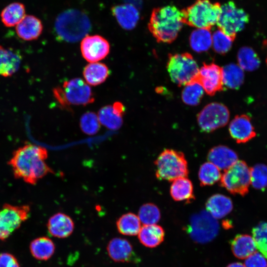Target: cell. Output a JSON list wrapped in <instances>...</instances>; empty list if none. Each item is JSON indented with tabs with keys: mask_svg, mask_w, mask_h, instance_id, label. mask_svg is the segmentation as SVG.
<instances>
[{
	"mask_svg": "<svg viewBox=\"0 0 267 267\" xmlns=\"http://www.w3.org/2000/svg\"><path fill=\"white\" fill-rule=\"evenodd\" d=\"M47 150L41 146L26 144L14 150L8 164L14 177L34 185L44 176L53 171L46 164Z\"/></svg>",
	"mask_w": 267,
	"mask_h": 267,
	"instance_id": "1",
	"label": "cell"
},
{
	"mask_svg": "<svg viewBox=\"0 0 267 267\" xmlns=\"http://www.w3.org/2000/svg\"><path fill=\"white\" fill-rule=\"evenodd\" d=\"M183 24L181 10L168 5L152 10L148 28L158 42L171 43L177 38Z\"/></svg>",
	"mask_w": 267,
	"mask_h": 267,
	"instance_id": "2",
	"label": "cell"
},
{
	"mask_svg": "<svg viewBox=\"0 0 267 267\" xmlns=\"http://www.w3.org/2000/svg\"><path fill=\"white\" fill-rule=\"evenodd\" d=\"M91 24L88 16L77 9H69L60 13L55 22L54 29L58 38L67 42H76L89 32Z\"/></svg>",
	"mask_w": 267,
	"mask_h": 267,
	"instance_id": "3",
	"label": "cell"
},
{
	"mask_svg": "<svg viewBox=\"0 0 267 267\" xmlns=\"http://www.w3.org/2000/svg\"><path fill=\"white\" fill-rule=\"evenodd\" d=\"M181 11L184 24L197 29H210L218 21L221 5L210 0H196Z\"/></svg>",
	"mask_w": 267,
	"mask_h": 267,
	"instance_id": "4",
	"label": "cell"
},
{
	"mask_svg": "<svg viewBox=\"0 0 267 267\" xmlns=\"http://www.w3.org/2000/svg\"><path fill=\"white\" fill-rule=\"evenodd\" d=\"M54 97L63 108L70 105H86L94 101L93 92L88 84L81 78L65 81L62 87L53 89Z\"/></svg>",
	"mask_w": 267,
	"mask_h": 267,
	"instance_id": "5",
	"label": "cell"
},
{
	"mask_svg": "<svg viewBox=\"0 0 267 267\" xmlns=\"http://www.w3.org/2000/svg\"><path fill=\"white\" fill-rule=\"evenodd\" d=\"M154 164L156 177L159 180L171 181L188 175L187 162L181 152L166 149L158 156Z\"/></svg>",
	"mask_w": 267,
	"mask_h": 267,
	"instance_id": "6",
	"label": "cell"
},
{
	"mask_svg": "<svg viewBox=\"0 0 267 267\" xmlns=\"http://www.w3.org/2000/svg\"><path fill=\"white\" fill-rule=\"evenodd\" d=\"M171 80L178 86H185L197 79L199 68L189 53L170 54L167 65Z\"/></svg>",
	"mask_w": 267,
	"mask_h": 267,
	"instance_id": "7",
	"label": "cell"
},
{
	"mask_svg": "<svg viewBox=\"0 0 267 267\" xmlns=\"http://www.w3.org/2000/svg\"><path fill=\"white\" fill-rule=\"evenodd\" d=\"M220 184L232 194L246 195L251 184L250 168L245 161L238 160L222 174Z\"/></svg>",
	"mask_w": 267,
	"mask_h": 267,
	"instance_id": "8",
	"label": "cell"
},
{
	"mask_svg": "<svg viewBox=\"0 0 267 267\" xmlns=\"http://www.w3.org/2000/svg\"><path fill=\"white\" fill-rule=\"evenodd\" d=\"M219 224L206 210L196 213L190 217L187 232L190 238L198 243H207L213 240L218 235Z\"/></svg>",
	"mask_w": 267,
	"mask_h": 267,
	"instance_id": "9",
	"label": "cell"
},
{
	"mask_svg": "<svg viewBox=\"0 0 267 267\" xmlns=\"http://www.w3.org/2000/svg\"><path fill=\"white\" fill-rule=\"evenodd\" d=\"M249 21V14L238 7L233 1L221 5V13L217 23L218 28L235 39L237 33L242 31Z\"/></svg>",
	"mask_w": 267,
	"mask_h": 267,
	"instance_id": "10",
	"label": "cell"
},
{
	"mask_svg": "<svg viewBox=\"0 0 267 267\" xmlns=\"http://www.w3.org/2000/svg\"><path fill=\"white\" fill-rule=\"evenodd\" d=\"M30 213L29 205L4 204L0 209V241L8 238L28 220Z\"/></svg>",
	"mask_w": 267,
	"mask_h": 267,
	"instance_id": "11",
	"label": "cell"
},
{
	"mask_svg": "<svg viewBox=\"0 0 267 267\" xmlns=\"http://www.w3.org/2000/svg\"><path fill=\"white\" fill-rule=\"evenodd\" d=\"M229 116L226 106L220 103L212 102L205 106L198 113L197 122L203 132L210 133L226 125Z\"/></svg>",
	"mask_w": 267,
	"mask_h": 267,
	"instance_id": "12",
	"label": "cell"
},
{
	"mask_svg": "<svg viewBox=\"0 0 267 267\" xmlns=\"http://www.w3.org/2000/svg\"><path fill=\"white\" fill-rule=\"evenodd\" d=\"M83 57L90 63L105 58L110 51V44L103 37L95 35L86 36L81 43Z\"/></svg>",
	"mask_w": 267,
	"mask_h": 267,
	"instance_id": "13",
	"label": "cell"
},
{
	"mask_svg": "<svg viewBox=\"0 0 267 267\" xmlns=\"http://www.w3.org/2000/svg\"><path fill=\"white\" fill-rule=\"evenodd\" d=\"M197 80L210 95L222 89V69L215 63L204 64L199 70Z\"/></svg>",
	"mask_w": 267,
	"mask_h": 267,
	"instance_id": "14",
	"label": "cell"
},
{
	"mask_svg": "<svg viewBox=\"0 0 267 267\" xmlns=\"http://www.w3.org/2000/svg\"><path fill=\"white\" fill-rule=\"evenodd\" d=\"M230 136L238 143H245L256 135L250 117L242 114L236 116L229 126Z\"/></svg>",
	"mask_w": 267,
	"mask_h": 267,
	"instance_id": "15",
	"label": "cell"
},
{
	"mask_svg": "<svg viewBox=\"0 0 267 267\" xmlns=\"http://www.w3.org/2000/svg\"><path fill=\"white\" fill-rule=\"evenodd\" d=\"M125 110L123 104L118 101L114 102L112 105L103 106L98 113L100 123L109 129L118 130L123 124Z\"/></svg>",
	"mask_w": 267,
	"mask_h": 267,
	"instance_id": "16",
	"label": "cell"
},
{
	"mask_svg": "<svg viewBox=\"0 0 267 267\" xmlns=\"http://www.w3.org/2000/svg\"><path fill=\"white\" fill-rule=\"evenodd\" d=\"M111 12L119 25L126 30L134 28L139 20L138 11L132 4L124 3L115 5L111 8Z\"/></svg>",
	"mask_w": 267,
	"mask_h": 267,
	"instance_id": "17",
	"label": "cell"
},
{
	"mask_svg": "<svg viewBox=\"0 0 267 267\" xmlns=\"http://www.w3.org/2000/svg\"><path fill=\"white\" fill-rule=\"evenodd\" d=\"M209 162L220 170H226L238 161V155L232 149L224 145H218L211 149L208 154Z\"/></svg>",
	"mask_w": 267,
	"mask_h": 267,
	"instance_id": "18",
	"label": "cell"
},
{
	"mask_svg": "<svg viewBox=\"0 0 267 267\" xmlns=\"http://www.w3.org/2000/svg\"><path fill=\"white\" fill-rule=\"evenodd\" d=\"M47 227L49 233L57 238H65L71 234L74 228L72 219L68 215L57 213L48 220Z\"/></svg>",
	"mask_w": 267,
	"mask_h": 267,
	"instance_id": "19",
	"label": "cell"
},
{
	"mask_svg": "<svg viewBox=\"0 0 267 267\" xmlns=\"http://www.w3.org/2000/svg\"><path fill=\"white\" fill-rule=\"evenodd\" d=\"M43 30L41 21L35 16L25 15L16 25V32L18 36L25 41L37 39Z\"/></svg>",
	"mask_w": 267,
	"mask_h": 267,
	"instance_id": "20",
	"label": "cell"
},
{
	"mask_svg": "<svg viewBox=\"0 0 267 267\" xmlns=\"http://www.w3.org/2000/svg\"><path fill=\"white\" fill-rule=\"evenodd\" d=\"M109 257L117 262H129L134 256L133 246L126 239L115 238L111 240L107 247Z\"/></svg>",
	"mask_w": 267,
	"mask_h": 267,
	"instance_id": "21",
	"label": "cell"
},
{
	"mask_svg": "<svg viewBox=\"0 0 267 267\" xmlns=\"http://www.w3.org/2000/svg\"><path fill=\"white\" fill-rule=\"evenodd\" d=\"M205 205L206 211L216 219L224 217L233 209L231 199L220 194L211 196L206 201Z\"/></svg>",
	"mask_w": 267,
	"mask_h": 267,
	"instance_id": "22",
	"label": "cell"
},
{
	"mask_svg": "<svg viewBox=\"0 0 267 267\" xmlns=\"http://www.w3.org/2000/svg\"><path fill=\"white\" fill-rule=\"evenodd\" d=\"M172 181L170 194L174 200L190 203L195 199L192 183L187 177L179 178Z\"/></svg>",
	"mask_w": 267,
	"mask_h": 267,
	"instance_id": "23",
	"label": "cell"
},
{
	"mask_svg": "<svg viewBox=\"0 0 267 267\" xmlns=\"http://www.w3.org/2000/svg\"><path fill=\"white\" fill-rule=\"evenodd\" d=\"M165 232L163 227L156 224L143 225L138 233L140 243L149 248L159 245L164 240Z\"/></svg>",
	"mask_w": 267,
	"mask_h": 267,
	"instance_id": "24",
	"label": "cell"
},
{
	"mask_svg": "<svg viewBox=\"0 0 267 267\" xmlns=\"http://www.w3.org/2000/svg\"><path fill=\"white\" fill-rule=\"evenodd\" d=\"M21 60L19 54L0 45V75L11 76L18 70Z\"/></svg>",
	"mask_w": 267,
	"mask_h": 267,
	"instance_id": "25",
	"label": "cell"
},
{
	"mask_svg": "<svg viewBox=\"0 0 267 267\" xmlns=\"http://www.w3.org/2000/svg\"><path fill=\"white\" fill-rule=\"evenodd\" d=\"M233 255L240 259H245L256 252L257 248L253 237L248 234L237 235L231 242Z\"/></svg>",
	"mask_w": 267,
	"mask_h": 267,
	"instance_id": "26",
	"label": "cell"
},
{
	"mask_svg": "<svg viewBox=\"0 0 267 267\" xmlns=\"http://www.w3.org/2000/svg\"><path fill=\"white\" fill-rule=\"evenodd\" d=\"M109 75V70L104 63L93 62L84 69L83 76L88 84L95 86L106 81Z\"/></svg>",
	"mask_w": 267,
	"mask_h": 267,
	"instance_id": "27",
	"label": "cell"
},
{
	"mask_svg": "<svg viewBox=\"0 0 267 267\" xmlns=\"http://www.w3.org/2000/svg\"><path fill=\"white\" fill-rule=\"evenodd\" d=\"M30 250L32 255L36 259L45 261L51 258L54 254L55 245L50 238L41 237L31 242Z\"/></svg>",
	"mask_w": 267,
	"mask_h": 267,
	"instance_id": "28",
	"label": "cell"
},
{
	"mask_svg": "<svg viewBox=\"0 0 267 267\" xmlns=\"http://www.w3.org/2000/svg\"><path fill=\"white\" fill-rule=\"evenodd\" d=\"M222 69L223 85L230 89H237L243 84L244 71L238 65L230 63Z\"/></svg>",
	"mask_w": 267,
	"mask_h": 267,
	"instance_id": "29",
	"label": "cell"
},
{
	"mask_svg": "<svg viewBox=\"0 0 267 267\" xmlns=\"http://www.w3.org/2000/svg\"><path fill=\"white\" fill-rule=\"evenodd\" d=\"M25 7L20 2H13L7 5L0 14L3 24L7 27L16 26L25 16Z\"/></svg>",
	"mask_w": 267,
	"mask_h": 267,
	"instance_id": "30",
	"label": "cell"
},
{
	"mask_svg": "<svg viewBox=\"0 0 267 267\" xmlns=\"http://www.w3.org/2000/svg\"><path fill=\"white\" fill-rule=\"evenodd\" d=\"M191 48L197 52L208 50L212 45V35L210 29H197L194 30L189 37Z\"/></svg>",
	"mask_w": 267,
	"mask_h": 267,
	"instance_id": "31",
	"label": "cell"
},
{
	"mask_svg": "<svg viewBox=\"0 0 267 267\" xmlns=\"http://www.w3.org/2000/svg\"><path fill=\"white\" fill-rule=\"evenodd\" d=\"M116 225L119 232L122 234L134 236L139 233L141 228V222L136 215L128 213L119 218Z\"/></svg>",
	"mask_w": 267,
	"mask_h": 267,
	"instance_id": "32",
	"label": "cell"
},
{
	"mask_svg": "<svg viewBox=\"0 0 267 267\" xmlns=\"http://www.w3.org/2000/svg\"><path fill=\"white\" fill-rule=\"evenodd\" d=\"M238 65L243 70L253 71L260 65V60L255 51L251 47L243 46L240 48L237 53Z\"/></svg>",
	"mask_w": 267,
	"mask_h": 267,
	"instance_id": "33",
	"label": "cell"
},
{
	"mask_svg": "<svg viewBox=\"0 0 267 267\" xmlns=\"http://www.w3.org/2000/svg\"><path fill=\"white\" fill-rule=\"evenodd\" d=\"M204 92L202 86L196 79L184 86L182 91L181 98L187 105H196L199 103Z\"/></svg>",
	"mask_w": 267,
	"mask_h": 267,
	"instance_id": "34",
	"label": "cell"
},
{
	"mask_svg": "<svg viewBox=\"0 0 267 267\" xmlns=\"http://www.w3.org/2000/svg\"><path fill=\"white\" fill-rule=\"evenodd\" d=\"M216 166L211 162L203 164L198 172V178L201 186L211 185L220 180L222 174Z\"/></svg>",
	"mask_w": 267,
	"mask_h": 267,
	"instance_id": "35",
	"label": "cell"
},
{
	"mask_svg": "<svg viewBox=\"0 0 267 267\" xmlns=\"http://www.w3.org/2000/svg\"><path fill=\"white\" fill-rule=\"evenodd\" d=\"M138 218L143 225L154 224L160 220L161 213L158 207L152 203L142 205L138 211Z\"/></svg>",
	"mask_w": 267,
	"mask_h": 267,
	"instance_id": "36",
	"label": "cell"
},
{
	"mask_svg": "<svg viewBox=\"0 0 267 267\" xmlns=\"http://www.w3.org/2000/svg\"><path fill=\"white\" fill-rule=\"evenodd\" d=\"M251 184L258 190H264L267 187V166L256 164L250 168Z\"/></svg>",
	"mask_w": 267,
	"mask_h": 267,
	"instance_id": "37",
	"label": "cell"
},
{
	"mask_svg": "<svg viewBox=\"0 0 267 267\" xmlns=\"http://www.w3.org/2000/svg\"><path fill=\"white\" fill-rule=\"evenodd\" d=\"M257 249L267 259V222H262L252 229Z\"/></svg>",
	"mask_w": 267,
	"mask_h": 267,
	"instance_id": "38",
	"label": "cell"
},
{
	"mask_svg": "<svg viewBox=\"0 0 267 267\" xmlns=\"http://www.w3.org/2000/svg\"><path fill=\"white\" fill-rule=\"evenodd\" d=\"M234 39L227 35L219 29L212 35V45L219 54H224L229 50Z\"/></svg>",
	"mask_w": 267,
	"mask_h": 267,
	"instance_id": "39",
	"label": "cell"
},
{
	"mask_svg": "<svg viewBox=\"0 0 267 267\" xmlns=\"http://www.w3.org/2000/svg\"><path fill=\"white\" fill-rule=\"evenodd\" d=\"M100 122L97 115L92 112L84 113L80 118V125L82 131L89 135H93L100 129Z\"/></svg>",
	"mask_w": 267,
	"mask_h": 267,
	"instance_id": "40",
	"label": "cell"
},
{
	"mask_svg": "<svg viewBox=\"0 0 267 267\" xmlns=\"http://www.w3.org/2000/svg\"><path fill=\"white\" fill-rule=\"evenodd\" d=\"M246 267H267V262L264 256L258 252H255L246 259Z\"/></svg>",
	"mask_w": 267,
	"mask_h": 267,
	"instance_id": "41",
	"label": "cell"
},
{
	"mask_svg": "<svg viewBox=\"0 0 267 267\" xmlns=\"http://www.w3.org/2000/svg\"><path fill=\"white\" fill-rule=\"evenodd\" d=\"M0 267H20L17 259L8 253L0 254Z\"/></svg>",
	"mask_w": 267,
	"mask_h": 267,
	"instance_id": "42",
	"label": "cell"
},
{
	"mask_svg": "<svg viewBox=\"0 0 267 267\" xmlns=\"http://www.w3.org/2000/svg\"><path fill=\"white\" fill-rule=\"evenodd\" d=\"M226 267H246L245 265L239 263V262H236V263H233L231 264H229Z\"/></svg>",
	"mask_w": 267,
	"mask_h": 267,
	"instance_id": "43",
	"label": "cell"
},
{
	"mask_svg": "<svg viewBox=\"0 0 267 267\" xmlns=\"http://www.w3.org/2000/svg\"><path fill=\"white\" fill-rule=\"evenodd\" d=\"M266 64H267V58H266Z\"/></svg>",
	"mask_w": 267,
	"mask_h": 267,
	"instance_id": "44",
	"label": "cell"
}]
</instances>
